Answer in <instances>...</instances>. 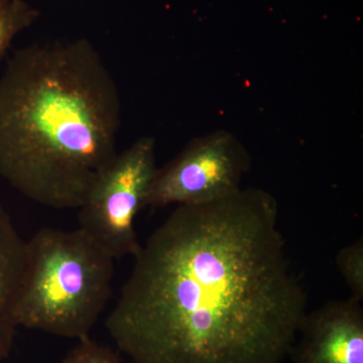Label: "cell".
I'll use <instances>...</instances> for the list:
<instances>
[{"label": "cell", "mask_w": 363, "mask_h": 363, "mask_svg": "<svg viewBox=\"0 0 363 363\" xmlns=\"http://www.w3.org/2000/svg\"><path fill=\"white\" fill-rule=\"evenodd\" d=\"M105 327L133 363H281L307 312L279 203L260 188L179 205L135 257Z\"/></svg>", "instance_id": "cell-1"}, {"label": "cell", "mask_w": 363, "mask_h": 363, "mask_svg": "<svg viewBox=\"0 0 363 363\" xmlns=\"http://www.w3.org/2000/svg\"><path fill=\"white\" fill-rule=\"evenodd\" d=\"M121 102L92 43L33 45L0 78V177L33 202L78 209L117 156Z\"/></svg>", "instance_id": "cell-2"}, {"label": "cell", "mask_w": 363, "mask_h": 363, "mask_svg": "<svg viewBox=\"0 0 363 363\" xmlns=\"http://www.w3.org/2000/svg\"><path fill=\"white\" fill-rule=\"evenodd\" d=\"M28 243L18 326L77 340L90 336L111 297L114 259L79 228H42Z\"/></svg>", "instance_id": "cell-3"}, {"label": "cell", "mask_w": 363, "mask_h": 363, "mask_svg": "<svg viewBox=\"0 0 363 363\" xmlns=\"http://www.w3.org/2000/svg\"><path fill=\"white\" fill-rule=\"evenodd\" d=\"M156 140L138 138L117 154L78 208L79 229L114 260L135 257L142 247L135 221L156 174Z\"/></svg>", "instance_id": "cell-4"}, {"label": "cell", "mask_w": 363, "mask_h": 363, "mask_svg": "<svg viewBox=\"0 0 363 363\" xmlns=\"http://www.w3.org/2000/svg\"><path fill=\"white\" fill-rule=\"evenodd\" d=\"M250 167L247 147L231 131L198 136L157 169L143 208L204 204L228 197L240 190Z\"/></svg>", "instance_id": "cell-5"}, {"label": "cell", "mask_w": 363, "mask_h": 363, "mask_svg": "<svg viewBox=\"0 0 363 363\" xmlns=\"http://www.w3.org/2000/svg\"><path fill=\"white\" fill-rule=\"evenodd\" d=\"M289 355L294 363H363L362 302L331 300L306 312Z\"/></svg>", "instance_id": "cell-6"}, {"label": "cell", "mask_w": 363, "mask_h": 363, "mask_svg": "<svg viewBox=\"0 0 363 363\" xmlns=\"http://www.w3.org/2000/svg\"><path fill=\"white\" fill-rule=\"evenodd\" d=\"M30 264L28 241L0 205V360L11 355L18 323V308Z\"/></svg>", "instance_id": "cell-7"}, {"label": "cell", "mask_w": 363, "mask_h": 363, "mask_svg": "<svg viewBox=\"0 0 363 363\" xmlns=\"http://www.w3.org/2000/svg\"><path fill=\"white\" fill-rule=\"evenodd\" d=\"M39 11L25 0H0V60L14 39L35 23Z\"/></svg>", "instance_id": "cell-8"}, {"label": "cell", "mask_w": 363, "mask_h": 363, "mask_svg": "<svg viewBox=\"0 0 363 363\" xmlns=\"http://www.w3.org/2000/svg\"><path fill=\"white\" fill-rule=\"evenodd\" d=\"M335 264L346 286L351 292V297L363 301V240L346 245L339 250L335 257Z\"/></svg>", "instance_id": "cell-9"}, {"label": "cell", "mask_w": 363, "mask_h": 363, "mask_svg": "<svg viewBox=\"0 0 363 363\" xmlns=\"http://www.w3.org/2000/svg\"><path fill=\"white\" fill-rule=\"evenodd\" d=\"M60 363H124L123 359L107 346L96 342L90 336L79 339L78 343Z\"/></svg>", "instance_id": "cell-10"}]
</instances>
